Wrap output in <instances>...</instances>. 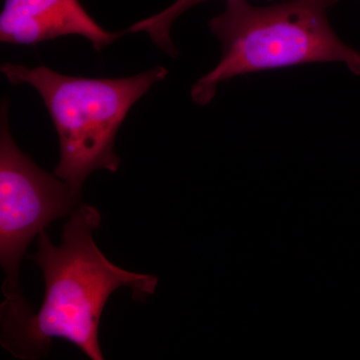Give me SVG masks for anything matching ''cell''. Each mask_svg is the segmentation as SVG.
<instances>
[{
    "label": "cell",
    "mask_w": 360,
    "mask_h": 360,
    "mask_svg": "<svg viewBox=\"0 0 360 360\" xmlns=\"http://www.w3.org/2000/svg\"><path fill=\"white\" fill-rule=\"evenodd\" d=\"M338 0H290L267 7L227 0L210 28L222 46L214 70L191 89V98L207 105L217 85L238 75L311 63L340 61L360 75V53L343 44L328 18Z\"/></svg>",
    "instance_id": "obj_2"
},
{
    "label": "cell",
    "mask_w": 360,
    "mask_h": 360,
    "mask_svg": "<svg viewBox=\"0 0 360 360\" xmlns=\"http://www.w3.org/2000/svg\"><path fill=\"white\" fill-rule=\"evenodd\" d=\"M123 34L97 25L79 0H4L0 13L2 44L30 46L79 35L101 52Z\"/></svg>",
    "instance_id": "obj_5"
},
{
    "label": "cell",
    "mask_w": 360,
    "mask_h": 360,
    "mask_svg": "<svg viewBox=\"0 0 360 360\" xmlns=\"http://www.w3.org/2000/svg\"><path fill=\"white\" fill-rule=\"evenodd\" d=\"M101 224L98 210L80 203L63 226L60 245L40 232L39 250L30 258L44 274V302L39 311L2 328V347L13 356H46L51 340L61 338L90 359L103 360L98 328L110 296L125 286L139 302L155 293L158 277L127 271L104 257L94 239Z\"/></svg>",
    "instance_id": "obj_1"
},
{
    "label": "cell",
    "mask_w": 360,
    "mask_h": 360,
    "mask_svg": "<svg viewBox=\"0 0 360 360\" xmlns=\"http://www.w3.org/2000/svg\"><path fill=\"white\" fill-rule=\"evenodd\" d=\"M0 70L11 84L30 85L41 96L58 135L60 160L53 174L78 194L96 170L117 172L120 125L134 103L167 75L163 66L124 78L70 77L46 66L11 63Z\"/></svg>",
    "instance_id": "obj_3"
},
{
    "label": "cell",
    "mask_w": 360,
    "mask_h": 360,
    "mask_svg": "<svg viewBox=\"0 0 360 360\" xmlns=\"http://www.w3.org/2000/svg\"><path fill=\"white\" fill-rule=\"evenodd\" d=\"M82 194L37 167L18 148L8 125V101L0 112V262L6 274L2 317L33 310L21 293L20 265L30 241L53 220L72 214Z\"/></svg>",
    "instance_id": "obj_4"
},
{
    "label": "cell",
    "mask_w": 360,
    "mask_h": 360,
    "mask_svg": "<svg viewBox=\"0 0 360 360\" xmlns=\"http://www.w3.org/2000/svg\"><path fill=\"white\" fill-rule=\"evenodd\" d=\"M205 1L207 0H176L165 11L129 26L125 30V33H148L149 37L161 51L167 53L170 58H175L179 54V51L170 37L172 25L181 14Z\"/></svg>",
    "instance_id": "obj_6"
}]
</instances>
